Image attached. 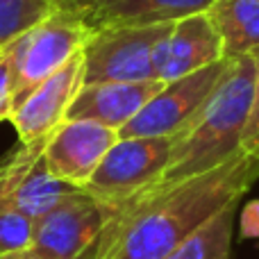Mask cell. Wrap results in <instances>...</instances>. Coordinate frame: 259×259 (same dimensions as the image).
<instances>
[{"label":"cell","instance_id":"obj_1","mask_svg":"<svg viewBox=\"0 0 259 259\" xmlns=\"http://www.w3.org/2000/svg\"><path fill=\"white\" fill-rule=\"evenodd\" d=\"M259 180V157L241 152L205 175L150 189L112 214L94 259H164Z\"/></svg>","mask_w":259,"mask_h":259},{"label":"cell","instance_id":"obj_2","mask_svg":"<svg viewBox=\"0 0 259 259\" xmlns=\"http://www.w3.org/2000/svg\"><path fill=\"white\" fill-rule=\"evenodd\" d=\"M255 96V57L232 59L207 105L175 134L170 159L152 189H166L205 175L243 152V132ZM150 191V189H148Z\"/></svg>","mask_w":259,"mask_h":259},{"label":"cell","instance_id":"obj_3","mask_svg":"<svg viewBox=\"0 0 259 259\" xmlns=\"http://www.w3.org/2000/svg\"><path fill=\"white\" fill-rule=\"evenodd\" d=\"M91 34L84 21L68 9H59L7 46L12 68L14 107L21 105L41 82L64 68L84 50Z\"/></svg>","mask_w":259,"mask_h":259},{"label":"cell","instance_id":"obj_4","mask_svg":"<svg viewBox=\"0 0 259 259\" xmlns=\"http://www.w3.org/2000/svg\"><path fill=\"white\" fill-rule=\"evenodd\" d=\"M175 137H118L84 191L114 211L159 182Z\"/></svg>","mask_w":259,"mask_h":259},{"label":"cell","instance_id":"obj_5","mask_svg":"<svg viewBox=\"0 0 259 259\" xmlns=\"http://www.w3.org/2000/svg\"><path fill=\"white\" fill-rule=\"evenodd\" d=\"M173 23L105 27L84 46V84L157 80L155 55Z\"/></svg>","mask_w":259,"mask_h":259},{"label":"cell","instance_id":"obj_6","mask_svg":"<svg viewBox=\"0 0 259 259\" xmlns=\"http://www.w3.org/2000/svg\"><path fill=\"white\" fill-rule=\"evenodd\" d=\"M114 209L77 189L34 221L30 252L36 259H94Z\"/></svg>","mask_w":259,"mask_h":259},{"label":"cell","instance_id":"obj_7","mask_svg":"<svg viewBox=\"0 0 259 259\" xmlns=\"http://www.w3.org/2000/svg\"><path fill=\"white\" fill-rule=\"evenodd\" d=\"M228 66L230 59H221L191 75L164 82V87L118 132V137H175L207 105Z\"/></svg>","mask_w":259,"mask_h":259},{"label":"cell","instance_id":"obj_8","mask_svg":"<svg viewBox=\"0 0 259 259\" xmlns=\"http://www.w3.org/2000/svg\"><path fill=\"white\" fill-rule=\"evenodd\" d=\"M116 141V130L84 118H66L48 137L44 159L57 180L84 189L103 157Z\"/></svg>","mask_w":259,"mask_h":259},{"label":"cell","instance_id":"obj_9","mask_svg":"<svg viewBox=\"0 0 259 259\" xmlns=\"http://www.w3.org/2000/svg\"><path fill=\"white\" fill-rule=\"evenodd\" d=\"M82 87H84V50L55 75L41 82L21 105L14 107L9 123L16 130L18 143L48 139L68 118V109Z\"/></svg>","mask_w":259,"mask_h":259},{"label":"cell","instance_id":"obj_10","mask_svg":"<svg viewBox=\"0 0 259 259\" xmlns=\"http://www.w3.org/2000/svg\"><path fill=\"white\" fill-rule=\"evenodd\" d=\"M221 59H225L223 44L207 12L191 14L175 21L159 44L155 55V75L161 82H173Z\"/></svg>","mask_w":259,"mask_h":259},{"label":"cell","instance_id":"obj_11","mask_svg":"<svg viewBox=\"0 0 259 259\" xmlns=\"http://www.w3.org/2000/svg\"><path fill=\"white\" fill-rule=\"evenodd\" d=\"M214 0H57L59 9L77 14L91 32L121 25H164L207 12Z\"/></svg>","mask_w":259,"mask_h":259},{"label":"cell","instance_id":"obj_12","mask_svg":"<svg viewBox=\"0 0 259 259\" xmlns=\"http://www.w3.org/2000/svg\"><path fill=\"white\" fill-rule=\"evenodd\" d=\"M164 87L161 80L146 82H96L84 84L75 96L68 118H84L107 125L116 132L152 100V96Z\"/></svg>","mask_w":259,"mask_h":259},{"label":"cell","instance_id":"obj_13","mask_svg":"<svg viewBox=\"0 0 259 259\" xmlns=\"http://www.w3.org/2000/svg\"><path fill=\"white\" fill-rule=\"evenodd\" d=\"M223 44L225 59H239L259 48V0H214L207 9Z\"/></svg>","mask_w":259,"mask_h":259},{"label":"cell","instance_id":"obj_14","mask_svg":"<svg viewBox=\"0 0 259 259\" xmlns=\"http://www.w3.org/2000/svg\"><path fill=\"white\" fill-rule=\"evenodd\" d=\"M239 202L241 200H234L228 207H223L219 214H214L196 232L189 234L164 259H230L234 216H237Z\"/></svg>","mask_w":259,"mask_h":259},{"label":"cell","instance_id":"obj_15","mask_svg":"<svg viewBox=\"0 0 259 259\" xmlns=\"http://www.w3.org/2000/svg\"><path fill=\"white\" fill-rule=\"evenodd\" d=\"M53 12H57V0H0V48L25 34Z\"/></svg>","mask_w":259,"mask_h":259},{"label":"cell","instance_id":"obj_16","mask_svg":"<svg viewBox=\"0 0 259 259\" xmlns=\"http://www.w3.org/2000/svg\"><path fill=\"white\" fill-rule=\"evenodd\" d=\"M34 221L14 209L0 211V255L30 250Z\"/></svg>","mask_w":259,"mask_h":259},{"label":"cell","instance_id":"obj_17","mask_svg":"<svg viewBox=\"0 0 259 259\" xmlns=\"http://www.w3.org/2000/svg\"><path fill=\"white\" fill-rule=\"evenodd\" d=\"M252 57H255V96H252L250 118L243 132V152L259 157V48L252 53Z\"/></svg>","mask_w":259,"mask_h":259},{"label":"cell","instance_id":"obj_18","mask_svg":"<svg viewBox=\"0 0 259 259\" xmlns=\"http://www.w3.org/2000/svg\"><path fill=\"white\" fill-rule=\"evenodd\" d=\"M14 112V91H12V68L5 53V59L0 62V123L9 121Z\"/></svg>","mask_w":259,"mask_h":259},{"label":"cell","instance_id":"obj_19","mask_svg":"<svg viewBox=\"0 0 259 259\" xmlns=\"http://www.w3.org/2000/svg\"><path fill=\"white\" fill-rule=\"evenodd\" d=\"M239 230L243 239H259V198L246 202L239 219Z\"/></svg>","mask_w":259,"mask_h":259},{"label":"cell","instance_id":"obj_20","mask_svg":"<svg viewBox=\"0 0 259 259\" xmlns=\"http://www.w3.org/2000/svg\"><path fill=\"white\" fill-rule=\"evenodd\" d=\"M0 259H36L30 250H21V252H7V255H0Z\"/></svg>","mask_w":259,"mask_h":259},{"label":"cell","instance_id":"obj_21","mask_svg":"<svg viewBox=\"0 0 259 259\" xmlns=\"http://www.w3.org/2000/svg\"><path fill=\"white\" fill-rule=\"evenodd\" d=\"M7 46H9V44H7ZM7 46H5V48H0V62L5 59V53H7Z\"/></svg>","mask_w":259,"mask_h":259}]
</instances>
